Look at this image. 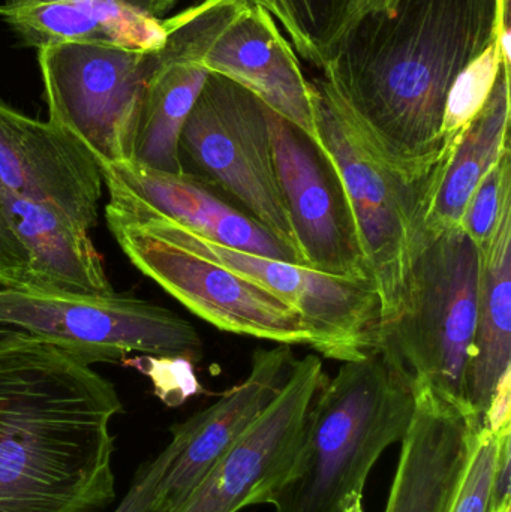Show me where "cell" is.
<instances>
[{"label":"cell","mask_w":511,"mask_h":512,"mask_svg":"<svg viewBox=\"0 0 511 512\" xmlns=\"http://www.w3.org/2000/svg\"><path fill=\"white\" fill-rule=\"evenodd\" d=\"M510 27V0H396L365 12L321 68L357 122L387 152L423 162L446 152L447 95Z\"/></svg>","instance_id":"1"},{"label":"cell","mask_w":511,"mask_h":512,"mask_svg":"<svg viewBox=\"0 0 511 512\" xmlns=\"http://www.w3.org/2000/svg\"><path fill=\"white\" fill-rule=\"evenodd\" d=\"M110 381L24 331L0 342V512H102L116 499Z\"/></svg>","instance_id":"2"},{"label":"cell","mask_w":511,"mask_h":512,"mask_svg":"<svg viewBox=\"0 0 511 512\" xmlns=\"http://www.w3.org/2000/svg\"><path fill=\"white\" fill-rule=\"evenodd\" d=\"M311 84L317 146L341 183L363 262L380 298L381 327L395 321L404 307L411 265L428 230L452 146L429 161H402L357 122L321 75Z\"/></svg>","instance_id":"3"},{"label":"cell","mask_w":511,"mask_h":512,"mask_svg":"<svg viewBox=\"0 0 511 512\" xmlns=\"http://www.w3.org/2000/svg\"><path fill=\"white\" fill-rule=\"evenodd\" d=\"M416 393L377 351L345 361L309 409L291 474L270 505L276 512H365L369 475L401 442Z\"/></svg>","instance_id":"4"},{"label":"cell","mask_w":511,"mask_h":512,"mask_svg":"<svg viewBox=\"0 0 511 512\" xmlns=\"http://www.w3.org/2000/svg\"><path fill=\"white\" fill-rule=\"evenodd\" d=\"M480 251L461 227L428 228L411 265L407 298L381 325L375 351L414 393L467 405L479 301Z\"/></svg>","instance_id":"5"},{"label":"cell","mask_w":511,"mask_h":512,"mask_svg":"<svg viewBox=\"0 0 511 512\" xmlns=\"http://www.w3.org/2000/svg\"><path fill=\"white\" fill-rule=\"evenodd\" d=\"M185 159L197 171L191 174L230 195L303 265L276 171L269 108L254 93L210 72L180 135Z\"/></svg>","instance_id":"6"},{"label":"cell","mask_w":511,"mask_h":512,"mask_svg":"<svg viewBox=\"0 0 511 512\" xmlns=\"http://www.w3.org/2000/svg\"><path fill=\"white\" fill-rule=\"evenodd\" d=\"M105 221L132 265L198 318L227 333L311 348L299 310L272 292L174 242L147 219L105 207Z\"/></svg>","instance_id":"7"},{"label":"cell","mask_w":511,"mask_h":512,"mask_svg":"<svg viewBox=\"0 0 511 512\" xmlns=\"http://www.w3.org/2000/svg\"><path fill=\"white\" fill-rule=\"evenodd\" d=\"M0 325L39 337L84 363H116L129 355L197 363L203 340L191 322L132 295L65 298L0 285Z\"/></svg>","instance_id":"8"},{"label":"cell","mask_w":511,"mask_h":512,"mask_svg":"<svg viewBox=\"0 0 511 512\" xmlns=\"http://www.w3.org/2000/svg\"><path fill=\"white\" fill-rule=\"evenodd\" d=\"M161 51L96 42L38 50L48 120L77 137L98 164H129L147 83Z\"/></svg>","instance_id":"9"},{"label":"cell","mask_w":511,"mask_h":512,"mask_svg":"<svg viewBox=\"0 0 511 512\" xmlns=\"http://www.w3.org/2000/svg\"><path fill=\"white\" fill-rule=\"evenodd\" d=\"M105 207L147 219L174 242L252 280L299 310L317 355L345 363L375 351L380 298L368 280L330 276L293 262L246 254L210 242L164 216L122 209L110 203Z\"/></svg>","instance_id":"10"},{"label":"cell","mask_w":511,"mask_h":512,"mask_svg":"<svg viewBox=\"0 0 511 512\" xmlns=\"http://www.w3.org/2000/svg\"><path fill=\"white\" fill-rule=\"evenodd\" d=\"M326 378L320 355L297 360L263 414L171 512H239L270 504L291 474L309 409Z\"/></svg>","instance_id":"11"},{"label":"cell","mask_w":511,"mask_h":512,"mask_svg":"<svg viewBox=\"0 0 511 512\" xmlns=\"http://www.w3.org/2000/svg\"><path fill=\"white\" fill-rule=\"evenodd\" d=\"M269 123L276 171L303 265L371 282L332 165L308 135L270 110Z\"/></svg>","instance_id":"12"},{"label":"cell","mask_w":511,"mask_h":512,"mask_svg":"<svg viewBox=\"0 0 511 512\" xmlns=\"http://www.w3.org/2000/svg\"><path fill=\"white\" fill-rule=\"evenodd\" d=\"M0 186L53 210L83 233L98 225L104 188L98 159L71 132L2 101Z\"/></svg>","instance_id":"13"},{"label":"cell","mask_w":511,"mask_h":512,"mask_svg":"<svg viewBox=\"0 0 511 512\" xmlns=\"http://www.w3.org/2000/svg\"><path fill=\"white\" fill-rule=\"evenodd\" d=\"M99 170L113 206L164 216L236 251L302 265L299 256L200 176L159 173L135 164H101Z\"/></svg>","instance_id":"14"},{"label":"cell","mask_w":511,"mask_h":512,"mask_svg":"<svg viewBox=\"0 0 511 512\" xmlns=\"http://www.w3.org/2000/svg\"><path fill=\"white\" fill-rule=\"evenodd\" d=\"M480 426L470 406L431 390L416 393L384 512H449Z\"/></svg>","instance_id":"15"},{"label":"cell","mask_w":511,"mask_h":512,"mask_svg":"<svg viewBox=\"0 0 511 512\" xmlns=\"http://www.w3.org/2000/svg\"><path fill=\"white\" fill-rule=\"evenodd\" d=\"M203 65L254 93L317 144L311 81L303 74L293 44L263 6L249 0L213 42Z\"/></svg>","instance_id":"16"},{"label":"cell","mask_w":511,"mask_h":512,"mask_svg":"<svg viewBox=\"0 0 511 512\" xmlns=\"http://www.w3.org/2000/svg\"><path fill=\"white\" fill-rule=\"evenodd\" d=\"M296 361L290 345L255 349L248 376L212 406L192 415L191 439L168 469L159 489L161 512L179 507L213 463L263 414L284 387Z\"/></svg>","instance_id":"17"},{"label":"cell","mask_w":511,"mask_h":512,"mask_svg":"<svg viewBox=\"0 0 511 512\" xmlns=\"http://www.w3.org/2000/svg\"><path fill=\"white\" fill-rule=\"evenodd\" d=\"M177 0H24L0 5V18L27 47L96 42L161 50L165 14Z\"/></svg>","instance_id":"18"},{"label":"cell","mask_w":511,"mask_h":512,"mask_svg":"<svg viewBox=\"0 0 511 512\" xmlns=\"http://www.w3.org/2000/svg\"><path fill=\"white\" fill-rule=\"evenodd\" d=\"M0 197L12 230L29 254L26 292L65 298L108 297L116 292L89 234L2 186Z\"/></svg>","instance_id":"19"},{"label":"cell","mask_w":511,"mask_h":512,"mask_svg":"<svg viewBox=\"0 0 511 512\" xmlns=\"http://www.w3.org/2000/svg\"><path fill=\"white\" fill-rule=\"evenodd\" d=\"M511 370V203L488 245L480 251L479 301L473 355L467 373L468 406L485 414Z\"/></svg>","instance_id":"20"},{"label":"cell","mask_w":511,"mask_h":512,"mask_svg":"<svg viewBox=\"0 0 511 512\" xmlns=\"http://www.w3.org/2000/svg\"><path fill=\"white\" fill-rule=\"evenodd\" d=\"M510 65H503L488 102L453 140L432 201L428 228L459 227L480 180L510 150Z\"/></svg>","instance_id":"21"},{"label":"cell","mask_w":511,"mask_h":512,"mask_svg":"<svg viewBox=\"0 0 511 512\" xmlns=\"http://www.w3.org/2000/svg\"><path fill=\"white\" fill-rule=\"evenodd\" d=\"M299 36V53L323 68L342 36L365 12V0H282Z\"/></svg>","instance_id":"22"},{"label":"cell","mask_w":511,"mask_h":512,"mask_svg":"<svg viewBox=\"0 0 511 512\" xmlns=\"http://www.w3.org/2000/svg\"><path fill=\"white\" fill-rule=\"evenodd\" d=\"M503 65H510V59L501 53L500 41L497 39L458 75L444 107L441 125L444 141L450 143L455 140L482 111Z\"/></svg>","instance_id":"23"},{"label":"cell","mask_w":511,"mask_h":512,"mask_svg":"<svg viewBox=\"0 0 511 512\" xmlns=\"http://www.w3.org/2000/svg\"><path fill=\"white\" fill-rule=\"evenodd\" d=\"M511 203V153L503 158L480 180L468 200L461 224L471 242L482 251L494 236L504 209Z\"/></svg>","instance_id":"24"},{"label":"cell","mask_w":511,"mask_h":512,"mask_svg":"<svg viewBox=\"0 0 511 512\" xmlns=\"http://www.w3.org/2000/svg\"><path fill=\"white\" fill-rule=\"evenodd\" d=\"M510 432L495 435L480 426L471 444L467 468L462 475L458 492L453 499L449 512H494L495 469L500 456L501 442ZM500 512H511V507Z\"/></svg>","instance_id":"25"},{"label":"cell","mask_w":511,"mask_h":512,"mask_svg":"<svg viewBox=\"0 0 511 512\" xmlns=\"http://www.w3.org/2000/svg\"><path fill=\"white\" fill-rule=\"evenodd\" d=\"M192 432H194V418L192 417L171 427L173 438H171L170 444L155 459L143 463L138 468L131 489L114 512H161L159 489H161L162 481L176 457L188 444Z\"/></svg>","instance_id":"26"},{"label":"cell","mask_w":511,"mask_h":512,"mask_svg":"<svg viewBox=\"0 0 511 512\" xmlns=\"http://www.w3.org/2000/svg\"><path fill=\"white\" fill-rule=\"evenodd\" d=\"M29 254L12 230L8 212L0 197V285L27 291Z\"/></svg>","instance_id":"27"},{"label":"cell","mask_w":511,"mask_h":512,"mask_svg":"<svg viewBox=\"0 0 511 512\" xmlns=\"http://www.w3.org/2000/svg\"><path fill=\"white\" fill-rule=\"evenodd\" d=\"M482 426L495 435L511 430V370L501 379L482 417Z\"/></svg>","instance_id":"28"},{"label":"cell","mask_w":511,"mask_h":512,"mask_svg":"<svg viewBox=\"0 0 511 512\" xmlns=\"http://www.w3.org/2000/svg\"><path fill=\"white\" fill-rule=\"evenodd\" d=\"M510 435L504 436L503 442H501L500 456H498L497 469H495L494 495H492V508H494V512H500L504 508L511 507Z\"/></svg>","instance_id":"29"},{"label":"cell","mask_w":511,"mask_h":512,"mask_svg":"<svg viewBox=\"0 0 511 512\" xmlns=\"http://www.w3.org/2000/svg\"><path fill=\"white\" fill-rule=\"evenodd\" d=\"M251 2L257 3V5L263 6L266 11H269L272 17L284 26L285 32L290 35L293 47L299 50V36H297V30L290 14L285 9L284 2L282 0H251Z\"/></svg>","instance_id":"30"},{"label":"cell","mask_w":511,"mask_h":512,"mask_svg":"<svg viewBox=\"0 0 511 512\" xmlns=\"http://www.w3.org/2000/svg\"><path fill=\"white\" fill-rule=\"evenodd\" d=\"M395 3L396 0H365V12L383 11V9L392 8Z\"/></svg>","instance_id":"31"},{"label":"cell","mask_w":511,"mask_h":512,"mask_svg":"<svg viewBox=\"0 0 511 512\" xmlns=\"http://www.w3.org/2000/svg\"><path fill=\"white\" fill-rule=\"evenodd\" d=\"M12 331L14 330H11V328L2 327V325H0V342H2L5 337H8Z\"/></svg>","instance_id":"32"},{"label":"cell","mask_w":511,"mask_h":512,"mask_svg":"<svg viewBox=\"0 0 511 512\" xmlns=\"http://www.w3.org/2000/svg\"><path fill=\"white\" fill-rule=\"evenodd\" d=\"M24 2V0H3L5 5H15V3Z\"/></svg>","instance_id":"33"}]
</instances>
